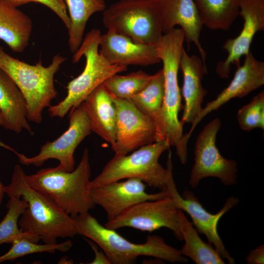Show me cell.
<instances>
[{
    "instance_id": "14",
    "label": "cell",
    "mask_w": 264,
    "mask_h": 264,
    "mask_svg": "<svg viewBox=\"0 0 264 264\" xmlns=\"http://www.w3.org/2000/svg\"><path fill=\"white\" fill-rule=\"evenodd\" d=\"M90 193L94 204L100 206L105 211L108 221L140 202L160 199L169 196L167 190L155 194L147 193L146 184L137 178H127L123 181L93 187Z\"/></svg>"
},
{
    "instance_id": "24",
    "label": "cell",
    "mask_w": 264,
    "mask_h": 264,
    "mask_svg": "<svg viewBox=\"0 0 264 264\" xmlns=\"http://www.w3.org/2000/svg\"><path fill=\"white\" fill-rule=\"evenodd\" d=\"M178 220L180 229L185 243L179 250L180 254L190 258L196 264H224L222 258L212 246L199 237L198 231L178 209Z\"/></svg>"
},
{
    "instance_id": "15",
    "label": "cell",
    "mask_w": 264,
    "mask_h": 264,
    "mask_svg": "<svg viewBox=\"0 0 264 264\" xmlns=\"http://www.w3.org/2000/svg\"><path fill=\"white\" fill-rule=\"evenodd\" d=\"M240 15L243 19L239 35L228 39L223 48L228 53L224 61L217 65L216 72L221 78H228L232 64L240 65V58L250 51L253 39L257 32L264 30V0H238Z\"/></svg>"
},
{
    "instance_id": "7",
    "label": "cell",
    "mask_w": 264,
    "mask_h": 264,
    "mask_svg": "<svg viewBox=\"0 0 264 264\" xmlns=\"http://www.w3.org/2000/svg\"><path fill=\"white\" fill-rule=\"evenodd\" d=\"M170 147L165 139L143 146L130 154H115L100 174L91 180V188L123 179L137 178L153 188L166 190L167 181L173 175L171 152L166 168L158 159Z\"/></svg>"
},
{
    "instance_id": "30",
    "label": "cell",
    "mask_w": 264,
    "mask_h": 264,
    "mask_svg": "<svg viewBox=\"0 0 264 264\" xmlns=\"http://www.w3.org/2000/svg\"><path fill=\"white\" fill-rule=\"evenodd\" d=\"M238 122L241 129L250 131L259 128L264 130V92L261 91L247 104L238 110Z\"/></svg>"
},
{
    "instance_id": "31",
    "label": "cell",
    "mask_w": 264,
    "mask_h": 264,
    "mask_svg": "<svg viewBox=\"0 0 264 264\" xmlns=\"http://www.w3.org/2000/svg\"><path fill=\"white\" fill-rule=\"evenodd\" d=\"M0 2L16 8L31 2L43 4L50 8L59 17L68 31L70 29V18L64 0H0Z\"/></svg>"
},
{
    "instance_id": "21",
    "label": "cell",
    "mask_w": 264,
    "mask_h": 264,
    "mask_svg": "<svg viewBox=\"0 0 264 264\" xmlns=\"http://www.w3.org/2000/svg\"><path fill=\"white\" fill-rule=\"evenodd\" d=\"M0 111L3 127L17 133L23 130L31 135L34 132L28 123L25 99L14 82L0 68Z\"/></svg>"
},
{
    "instance_id": "13",
    "label": "cell",
    "mask_w": 264,
    "mask_h": 264,
    "mask_svg": "<svg viewBox=\"0 0 264 264\" xmlns=\"http://www.w3.org/2000/svg\"><path fill=\"white\" fill-rule=\"evenodd\" d=\"M110 95L116 110L115 154L126 155L155 142L156 130L152 120L131 100Z\"/></svg>"
},
{
    "instance_id": "20",
    "label": "cell",
    "mask_w": 264,
    "mask_h": 264,
    "mask_svg": "<svg viewBox=\"0 0 264 264\" xmlns=\"http://www.w3.org/2000/svg\"><path fill=\"white\" fill-rule=\"evenodd\" d=\"M82 104L92 132L109 142L113 150L115 144L116 110L110 93L101 84Z\"/></svg>"
},
{
    "instance_id": "23",
    "label": "cell",
    "mask_w": 264,
    "mask_h": 264,
    "mask_svg": "<svg viewBox=\"0 0 264 264\" xmlns=\"http://www.w3.org/2000/svg\"><path fill=\"white\" fill-rule=\"evenodd\" d=\"M164 96V77L161 69L153 75L141 91L130 99L153 122L156 130L155 142L166 139L163 118Z\"/></svg>"
},
{
    "instance_id": "8",
    "label": "cell",
    "mask_w": 264,
    "mask_h": 264,
    "mask_svg": "<svg viewBox=\"0 0 264 264\" xmlns=\"http://www.w3.org/2000/svg\"><path fill=\"white\" fill-rule=\"evenodd\" d=\"M103 22L108 29L146 44H156L163 33L154 0H120L104 11Z\"/></svg>"
},
{
    "instance_id": "32",
    "label": "cell",
    "mask_w": 264,
    "mask_h": 264,
    "mask_svg": "<svg viewBox=\"0 0 264 264\" xmlns=\"http://www.w3.org/2000/svg\"><path fill=\"white\" fill-rule=\"evenodd\" d=\"M247 264H264V245H261L250 251L246 257Z\"/></svg>"
},
{
    "instance_id": "3",
    "label": "cell",
    "mask_w": 264,
    "mask_h": 264,
    "mask_svg": "<svg viewBox=\"0 0 264 264\" xmlns=\"http://www.w3.org/2000/svg\"><path fill=\"white\" fill-rule=\"evenodd\" d=\"M73 219L78 234L95 242L110 264H133L141 256H151L170 263L188 262L179 250L167 244L159 236L149 235L144 243L137 244L127 240L115 230L103 226L88 212Z\"/></svg>"
},
{
    "instance_id": "34",
    "label": "cell",
    "mask_w": 264,
    "mask_h": 264,
    "mask_svg": "<svg viewBox=\"0 0 264 264\" xmlns=\"http://www.w3.org/2000/svg\"><path fill=\"white\" fill-rule=\"evenodd\" d=\"M4 194V186L2 185L0 181V205L2 202Z\"/></svg>"
},
{
    "instance_id": "9",
    "label": "cell",
    "mask_w": 264,
    "mask_h": 264,
    "mask_svg": "<svg viewBox=\"0 0 264 264\" xmlns=\"http://www.w3.org/2000/svg\"><path fill=\"white\" fill-rule=\"evenodd\" d=\"M69 111L67 130L56 140L45 143L36 155L27 157L0 141V146L13 152L23 165L40 167L48 159H55L59 161L57 166L60 169L67 172H72L74 170L75 150L92 131L89 120L82 104Z\"/></svg>"
},
{
    "instance_id": "28",
    "label": "cell",
    "mask_w": 264,
    "mask_h": 264,
    "mask_svg": "<svg viewBox=\"0 0 264 264\" xmlns=\"http://www.w3.org/2000/svg\"><path fill=\"white\" fill-rule=\"evenodd\" d=\"M153 76L141 70L125 75L117 73L102 85L110 95L120 99H130L147 86Z\"/></svg>"
},
{
    "instance_id": "18",
    "label": "cell",
    "mask_w": 264,
    "mask_h": 264,
    "mask_svg": "<svg viewBox=\"0 0 264 264\" xmlns=\"http://www.w3.org/2000/svg\"><path fill=\"white\" fill-rule=\"evenodd\" d=\"M159 13L163 34L179 25L184 31L188 46H197L204 66L206 53L199 41L203 24L194 0H154Z\"/></svg>"
},
{
    "instance_id": "2",
    "label": "cell",
    "mask_w": 264,
    "mask_h": 264,
    "mask_svg": "<svg viewBox=\"0 0 264 264\" xmlns=\"http://www.w3.org/2000/svg\"><path fill=\"white\" fill-rule=\"evenodd\" d=\"M90 176L89 152L86 148L79 165L72 172L58 166L42 168L34 174H25L24 179L30 187L73 218L88 213L95 206L90 193Z\"/></svg>"
},
{
    "instance_id": "12",
    "label": "cell",
    "mask_w": 264,
    "mask_h": 264,
    "mask_svg": "<svg viewBox=\"0 0 264 264\" xmlns=\"http://www.w3.org/2000/svg\"><path fill=\"white\" fill-rule=\"evenodd\" d=\"M166 190L178 209L186 212L192 220V224L201 234L205 236L208 242L214 245L221 257L230 264L235 263L234 259L225 248L218 232L217 227L222 216L239 202V199L230 197L226 199L223 207L218 213L213 214L201 205L195 194L185 190L181 196L176 188L173 176L169 178Z\"/></svg>"
},
{
    "instance_id": "33",
    "label": "cell",
    "mask_w": 264,
    "mask_h": 264,
    "mask_svg": "<svg viewBox=\"0 0 264 264\" xmlns=\"http://www.w3.org/2000/svg\"><path fill=\"white\" fill-rule=\"evenodd\" d=\"M88 243L89 244L92 249L93 250L95 258L94 260L89 264H110V262L107 258L105 253L103 251L99 250L98 248V245L92 241L89 240H86Z\"/></svg>"
},
{
    "instance_id": "19",
    "label": "cell",
    "mask_w": 264,
    "mask_h": 264,
    "mask_svg": "<svg viewBox=\"0 0 264 264\" xmlns=\"http://www.w3.org/2000/svg\"><path fill=\"white\" fill-rule=\"evenodd\" d=\"M179 69L183 74L182 94L184 100L183 112L180 122L192 123L202 110V103L207 91L202 86L201 81L207 74L206 66L201 58L196 55L189 56L183 48Z\"/></svg>"
},
{
    "instance_id": "22",
    "label": "cell",
    "mask_w": 264,
    "mask_h": 264,
    "mask_svg": "<svg viewBox=\"0 0 264 264\" xmlns=\"http://www.w3.org/2000/svg\"><path fill=\"white\" fill-rule=\"evenodd\" d=\"M32 22L16 7L0 2V40L13 51L22 53L28 45Z\"/></svg>"
},
{
    "instance_id": "29",
    "label": "cell",
    "mask_w": 264,
    "mask_h": 264,
    "mask_svg": "<svg viewBox=\"0 0 264 264\" xmlns=\"http://www.w3.org/2000/svg\"><path fill=\"white\" fill-rule=\"evenodd\" d=\"M72 246V243L70 240L61 243L40 244L28 239H19L12 243L8 251L0 256V263L6 261H13L20 257L36 253L46 252L53 254L56 250L65 252Z\"/></svg>"
},
{
    "instance_id": "6",
    "label": "cell",
    "mask_w": 264,
    "mask_h": 264,
    "mask_svg": "<svg viewBox=\"0 0 264 264\" xmlns=\"http://www.w3.org/2000/svg\"><path fill=\"white\" fill-rule=\"evenodd\" d=\"M101 32L92 28L86 34L78 50L73 54L72 62L77 63L82 57L86 58L83 72L70 81L66 86V97L57 105L48 107L52 117L63 118L78 107L97 87L111 76L126 71L127 66L110 64L99 51Z\"/></svg>"
},
{
    "instance_id": "17",
    "label": "cell",
    "mask_w": 264,
    "mask_h": 264,
    "mask_svg": "<svg viewBox=\"0 0 264 264\" xmlns=\"http://www.w3.org/2000/svg\"><path fill=\"white\" fill-rule=\"evenodd\" d=\"M99 47L100 53L112 65L148 66L161 62L156 44L136 42L111 29L101 34Z\"/></svg>"
},
{
    "instance_id": "26",
    "label": "cell",
    "mask_w": 264,
    "mask_h": 264,
    "mask_svg": "<svg viewBox=\"0 0 264 264\" xmlns=\"http://www.w3.org/2000/svg\"><path fill=\"white\" fill-rule=\"evenodd\" d=\"M68 10L70 27L68 31V46L74 54L83 39L87 22L90 16L106 9L105 0H64Z\"/></svg>"
},
{
    "instance_id": "27",
    "label": "cell",
    "mask_w": 264,
    "mask_h": 264,
    "mask_svg": "<svg viewBox=\"0 0 264 264\" xmlns=\"http://www.w3.org/2000/svg\"><path fill=\"white\" fill-rule=\"evenodd\" d=\"M6 204L7 212L0 222V245L12 243L22 239L38 242L39 238L28 233L22 232L18 225L19 219L28 206V203L18 197H10Z\"/></svg>"
},
{
    "instance_id": "4",
    "label": "cell",
    "mask_w": 264,
    "mask_h": 264,
    "mask_svg": "<svg viewBox=\"0 0 264 264\" xmlns=\"http://www.w3.org/2000/svg\"><path fill=\"white\" fill-rule=\"evenodd\" d=\"M185 34L180 28H174L163 34L156 45L158 57L163 63L164 96L163 118L165 138L170 146H174L180 161H187L188 141L183 133V126L178 118L182 108L177 74L182 53Z\"/></svg>"
},
{
    "instance_id": "35",
    "label": "cell",
    "mask_w": 264,
    "mask_h": 264,
    "mask_svg": "<svg viewBox=\"0 0 264 264\" xmlns=\"http://www.w3.org/2000/svg\"><path fill=\"white\" fill-rule=\"evenodd\" d=\"M3 119L2 118V114L0 111V126H3Z\"/></svg>"
},
{
    "instance_id": "11",
    "label": "cell",
    "mask_w": 264,
    "mask_h": 264,
    "mask_svg": "<svg viewBox=\"0 0 264 264\" xmlns=\"http://www.w3.org/2000/svg\"><path fill=\"white\" fill-rule=\"evenodd\" d=\"M105 226L115 230L128 227L149 232L165 227L173 231L177 239L183 241L178 209L170 196L160 199L140 202L107 221Z\"/></svg>"
},
{
    "instance_id": "1",
    "label": "cell",
    "mask_w": 264,
    "mask_h": 264,
    "mask_svg": "<svg viewBox=\"0 0 264 264\" xmlns=\"http://www.w3.org/2000/svg\"><path fill=\"white\" fill-rule=\"evenodd\" d=\"M24 175L21 166L16 164L10 184L4 186V192L8 197H20L28 203L19 219L20 229L47 244L57 243L59 238L78 235L73 218L30 187L25 180Z\"/></svg>"
},
{
    "instance_id": "25",
    "label": "cell",
    "mask_w": 264,
    "mask_h": 264,
    "mask_svg": "<svg viewBox=\"0 0 264 264\" xmlns=\"http://www.w3.org/2000/svg\"><path fill=\"white\" fill-rule=\"evenodd\" d=\"M203 25L227 31L240 15L238 0H194Z\"/></svg>"
},
{
    "instance_id": "5",
    "label": "cell",
    "mask_w": 264,
    "mask_h": 264,
    "mask_svg": "<svg viewBox=\"0 0 264 264\" xmlns=\"http://www.w3.org/2000/svg\"><path fill=\"white\" fill-rule=\"evenodd\" d=\"M66 59L56 54L46 67L43 66L41 61L32 65L13 58L0 46V68L12 79L22 93L26 102L29 121L41 123L43 110L48 108L51 101L57 97L54 77Z\"/></svg>"
},
{
    "instance_id": "10",
    "label": "cell",
    "mask_w": 264,
    "mask_h": 264,
    "mask_svg": "<svg viewBox=\"0 0 264 264\" xmlns=\"http://www.w3.org/2000/svg\"><path fill=\"white\" fill-rule=\"evenodd\" d=\"M220 126L219 118L213 119L205 126L197 138L195 163L189 181L193 188L207 177L218 178L226 186L233 185L237 182V163L223 157L216 146V136Z\"/></svg>"
},
{
    "instance_id": "16",
    "label": "cell",
    "mask_w": 264,
    "mask_h": 264,
    "mask_svg": "<svg viewBox=\"0 0 264 264\" xmlns=\"http://www.w3.org/2000/svg\"><path fill=\"white\" fill-rule=\"evenodd\" d=\"M245 56L242 66L237 68L229 85L214 100L207 103L192 123L190 131L185 133L187 138L198 124L207 114L217 110L221 106L234 98H242L264 84V63L257 60L251 51Z\"/></svg>"
}]
</instances>
